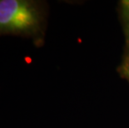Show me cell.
<instances>
[{
  "instance_id": "1",
  "label": "cell",
  "mask_w": 129,
  "mask_h": 128,
  "mask_svg": "<svg viewBox=\"0 0 129 128\" xmlns=\"http://www.w3.org/2000/svg\"><path fill=\"white\" fill-rule=\"evenodd\" d=\"M42 14L34 2L0 0V35H33L40 30Z\"/></svg>"
},
{
  "instance_id": "2",
  "label": "cell",
  "mask_w": 129,
  "mask_h": 128,
  "mask_svg": "<svg viewBox=\"0 0 129 128\" xmlns=\"http://www.w3.org/2000/svg\"><path fill=\"white\" fill-rule=\"evenodd\" d=\"M122 73L125 77H127L129 79V54L122 65Z\"/></svg>"
}]
</instances>
